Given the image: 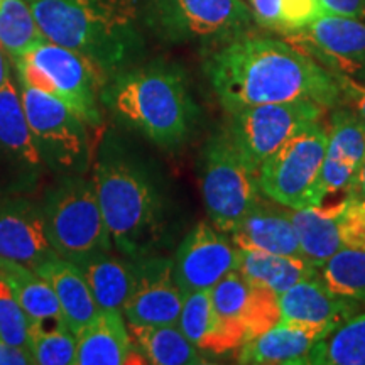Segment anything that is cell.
I'll return each instance as SVG.
<instances>
[{
  "instance_id": "1",
  "label": "cell",
  "mask_w": 365,
  "mask_h": 365,
  "mask_svg": "<svg viewBox=\"0 0 365 365\" xmlns=\"http://www.w3.org/2000/svg\"><path fill=\"white\" fill-rule=\"evenodd\" d=\"M205 73L227 113L296 100L325 108L341 103L339 81L330 70L289 41L254 31L218 44Z\"/></svg>"
},
{
  "instance_id": "4",
  "label": "cell",
  "mask_w": 365,
  "mask_h": 365,
  "mask_svg": "<svg viewBox=\"0 0 365 365\" xmlns=\"http://www.w3.org/2000/svg\"><path fill=\"white\" fill-rule=\"evenodd\" d=\"M95 190L112 245L124 257L148 255L163 227V196L143 168L124 158H102Z\"/></svg>"
},
{
  "instance_id": "37",
  "label": "cell",
  "mask_w": 365,
  "mask_h": 365,
  "mask_svg": "<svg viewBox=\"0 0 365 365\" xmlns=\"http://www.w3.org/2000/svg\"><path fill=\"white\" fill-rule=\"evenodd\" d=\"M341 91V103L350 107L365 120V78L333 73Z\"/></svg>"
},
{
  "instance_id": "13",
  "label": "cell",
  "mask_w": 365,
  "mask_h": 365,
  "mask_svg": "<svg viewBox=\"0 0 365 365\" xmlns=\"http://www.w3.org/2000/svg\"><path fill=\"white\" fill-rule=\"evenodd\" d=\"M284 39L331 73L365 78V21L325 14Z\"/></svg>"
},
{
  "instance_id": "35",
  "label": "cell",
  "mask_w": 365,
  "mask_h": 365,
  "mask_svg": "<svg viewBox=\"0 0 365 365\" xmlns=\"http://www.w3.org/2000/svg\"><path fill=\"white\" fill-rule=\"evenodd\" d=\"M31 327L33 323L19 301L14 298L6 281L0 277V340L29 350Z\"/></svg>"
},
{
  "instance_id": "40",
  "label": "cell",
  "mask_w": 365,
  "mask_h": 365,
  "mask_svg": "<svg viewBox=\"0 0 365 365\" xmlns=\"http://www.w3.org/2000/svg\"><path fill=\"white\" fill-rule=\"evenodd\" d=\"M6 49L0 46V86L6 83V80L11 78V63H9Z\"/></svg>"
},
{
  "instance_id": "23",
  "label": "cell",
  "mask_w": 365,
  "mask_h": 365,
  "mask_svg": "<svg viewBox=\"0 0 365 365\" xmlns=\"http://www.w3.org/2000/svg\"><path fill=\"white\" fill-rule=\"evenodd\" d=\"M127 259L110 250H98L71 261L83 274L100 309H122L129 298L135 279V259Z\"/></svg>"
},
{
  "instance_id": "6",
  "label": "cell",
  "mask_w": 365,
  "mask_h": 365,
  "mask_svg": "<svg viewBox=\"0 0 365 365\" xmlns=\"http://www.w3.org/2000/svg\"><path fill=\"white\" fill-rule=\"evenodd\" d=\"M200 188L210 222L230 234L261 198L257 171L228 132L212 135L200 153Z\"/></svg>"
},
{
  "instance_id": "7",
  "label": "cell",
  "mask_w": 365,
  "mask_h": 365,
  "mask_svg": "<svg viewBox=\"0 0 365 365\" xmlns=\"http://www.w3.org/2000/svg\"><path fill=\"white\" fill-rule=\"evenodd\" d=\"M41 210L46 234L59 257L76 261L113 247L95 185L80 175L66 176L49 190Z\"/></svg>"
},
{
  "instance_id": "9",
  "label": "cell",
  "mask_w": 365,
  "mask_h": 365,
  "mask_svg": "<svg viewBox=\"0 0 365 365\" xmlns=\"http://www.w3.org/2000/svg\"><path fill=\"white\" fill-rule=\"evenodd\" d=\"M145 22L170 43L215 46L257 24L245 0H148Z\"/></svg>"
},
{
  "instance_id": "33",
  "label": "cell",
  "mask_w": 365,
  "mask_h": 365,
  "mask_svg": "<svg viewBox=\"0 0 365 365\" xmlns=\"http://www.w3.org/2000/svg\"><path fill=\"white\" fill-rule=\"evenodd\" d=\"M328 150L360 168L365 156V120L350 107H333L328 120Z\"/></svg>"
},
{
  "instance_id": "19",
  "label": "cell",
  "mask_w": 365,
  "mask_h": 365,
  "mask_svg": "<svg viewBox=\"0 0 365 365\" xmlns=\"http://www.w3.org/2000/svg\"><path fill=\"white\" fill-rule=\"evenodd\" d=\"M327 335L317 327L281 319L262 335L245 341L237 362L250 365H308L313 346Z\"/></svg>"
},
{
  "instance_id": "28",
  "label": "cell",
  "mask_w": 365,
  "mask_h": 365,
  "mask_svg": "<svg viewBox=\"0 0 365 365\" xmlns=\"http://www.w3.org/2000/svg\"><path fill=\"white\" fill-rule=\"evenodd\" d=\"M132 344L144 362L154 365L205 364L200 350L186 339L178 325L130 327Z\"/></svg>"
},
{
  "instance_id": "27",
  "label": "cell",
  "mask_w": 365,
  "mask_h": 365,
  "mask_svg": "<svg viewBox=\"0 0 365 365\" xmlns=\"http://www.w3.org/2000/svg\"><path fill=\"white\" fill-rule=\"evenodd\" d=\"M237 271L252 284L267 287L277 296L319 271L298 255H279L257 250H239Z\"/></svg>"
},
{
  "instance_id": "30",
  "label": "cell",
  "mask_w": 365,
  "mask_h": 365,
  "mask_svg": "<svg viewBox=\"0 0 365 365\" xmlns=\"http://www.w3.org/2000/svg\"><path fill=\"white\" fill-rule=\"evenodd\" d=\"M308 365H365V313H355L313 346Z\"/></svg>"
},
{
  "instance_id": "32",
  "label": "cell",
  "mask_w": 365,
  "mask_h": 365,
  "mask_svg": "<svg viewBox=\"0 0 365 365\" xmlns=\"http://www.w3.org/2000/svg\"><path fill=\"white\" fill-rule=\"evenodd\" d=\"M319 276L336 294L365 304V250L341 247L323 264Z\"/></svg>"
},
{
  "instance_id": "15",
  "label": "cell",
  "mask_w": 365,
  "mask_h": 365,
  "mask_svg": "<svg viewBox=\"0 0 365 365\" xmlns=\"http://www.w3.org/2000/svg\"><path fill=\"white\" fill-rule=\"evenodd\" d=\"M182 291L166 257L135 259V279L122 307L130 327L176 325L182 307Z\"/></svg>"
},
{
  "instance_id": "25",
  "label": "cell",
  "mask_w": 365,
  "mask_h": 365,
  "mask_svg": "<svg viewBox=\"0 0 365 365\" xmlns=\"http://www.w3.org/2000/svg\"><path fill=\"white\" fill-rule=\"evenodd\" d=\"M0 153L29 170L44 166L22 105L21 91L12 78L0 86Z\"/></svg>"
},
{
  "instance_id": "14",
  "label": "cell",
  "mask_w": 365,
  "mask_h": 365,
  "mask_svg": "<svg viewBox=\"0 0 365 365\" xmlns=\"http://www.w3.org/2000/svg\"><path fill=\"white\" fill-rule=\"evenodd\" d=\"M239 249L213 223L200 222L185 237L173 261L182 294L212 289L223 276L237 269Z\"/></svg>"
},
{
  "instance_id": "41",
  "label": "cell",
  "mask_w": 365,
  "mask_h": 365,
  "mask_svg": "<svg viewBox=\"0 0 365 365\" xmlns=\"http://www.w3.org/2000/svg\"><path fill=\"white\" fill-rule=\"evenodd\" d=\"M352 196H359V198H365V156L360 163L359 173H357V180H355V186H354V193Z\"/></svg>"
},
{
  "instance_id": "38",
  "label": "cell",
  "mask_w": 365,
  "mask_h": 365,
  "mask_svg": "<svg viewBox=\"0 0 365 365\" xmlns=\"http://www.w3.org/2000/svg\"><path fill=\"white\" fill-rule=\"evenodd\" d=\"M328 14L365 21V0H322Z\"/></svg>"
},
{
  "instance_id": "31",
  "label": "cell",
  "mask_w": 365,
  "mask_h": 365,
  "mask_svg": "<svg viewBox=\"0 0 365 365\" xmlns=\"http://www.w3.org/2000/svg\"><path fill=\"white\" fill-rule=\"evenodd\" d=\"M44 39L27 0H0V46L11 56H22Z\"/></svg>"
},
{
  "instance_id": "16",
  "label": "cell",
  "mask_w": 365,
  "mask_h": 365,
  "mask_svg": "<svg viewBox=\"0 0 365 365\" xmlns=\"http://www.w3.org/2000/svg\"><path fill=\"white\" fill-rule=\"evenodd\" d=\"M44 227L43 210L26 198H0V259L38 269L56 257Z\"/></svg>"
},
{
  "instance_id": "29",
  "label": "cell",
  "mask_w": 365,
  "mask_h": 365,
  "mask_svg": "<svg viewBox=\"0 0 365 365\" xmlns=\"http://www.w3.org/2000/svg\"><path fill=\"white\" fill-rule=\"evenodd\" d=\"M257 26L274 33L289 36L303 31L325 16L322 0H245Z\"/></svg>"
},
{
  "instance_id": "12",
  "label": "cell",
  "mask_w": 365,
  "mask_h": 365,
  "mask_svg": "<svg viewBox=\"0 0 365 365\" xmlns=\"http://www.w3.org/2000/svg\"><path fill=\"white\" fill-rule=\"evenodd\" d=\"M210 293L223 328L239 349L281 322L277 294L249 282L237 269L223 276Z\"/></svg>"
},
{
  "instance_id": "20",
  "label": "cell",
  "mask_w": 365,
  "mask_h": 365,
  "mask_svg": "<svg viewBox=\"0 0 365 365\" xmlns=\"http://www.w3.org/2000/svg\"><path fill=\"white\" fill-rule=\"evenodd\" d=\"M132 349L134 344L120 309H98L76 335L75 365L129 364Z\"/></svg>"
},
{
  "instance_id": "36",
  "label": "cell",
  "mask_w": 365,
  "mask_h": 365,
  "mask_svg": "<svg viewBox=\"0 0 365 365\" xmlns=\"http://www.w3.org/2000/svg\"><path fill=\"white\" fill-rule=\"evenodd\" d=\"M357 173V166H354L352 163H349L346 159L336 156V154L327 149L325 161H323L322 166V190L323 195H325V200L328 196L341 193V191L352 195Z\"/></svg>"
},
{
  "instance_id": "5",
  "label": "cell",
  "mask_w": 365,
  "mask_h": 365,
  "mask_svg": "<svg viewBox=\"0 0 365 365\" xmlns=\"http://www.w3.org/2000/svg\"><path fill=\"white\" fill-rule=\"evenodd\" d=\"M14 59L21 85L61 100L88 125L102 124L100 95L110 78L93 61L48 39Z\"/></svg>"
},
{
  "instance_id": "34",
  "label": "cell",
  "mask_w": 365,
  "mask_h": 365,
  "mask_svg": "<svg viewBox=\"0 0 365 365\" xmlns=\"http://www.w3.org/2000/svg\"><path fill=\"white\" fill-rule=\"evenodd\" d=\"M29 352L34 364L73 365L76 354V336L61 327H31Z\"/></svg>"
},
{
  "instance_id": "8",
  "label": "cell",
  "mask_w": 365,
  "mask_h": 365,
  "mask_svg": "<svg viewBox=\"0 0 365 365\" xmlns=\"http://www.w3.org/2000/svg\"><path fill=\"white\" fill-rule=\"evenodd\" d=\"M327 149L328 129L323 120L296 134L259 168L262 196L293 210L325 203L322 166Z\"/></svg>"
},
{
  "instance_id": "18",
  "label": "cell",
  "mask_w": 365,
  "mask_h": 365,
  "mask_svg": "<svg viewBox=\"0 0 365 365\" xmlns=\"http://www.w3.org/2000/svg\"><path fill=\"white\" fill-rule=\"evenodd\" d=\"M239 250H257L279 255H301L298 235L289 217V208L261 196L259 202L230 232Z\"/></svg>"
},
{
  "instance_id": "22",
  "label": "cell",
  "mask_w": 365,
  "mask_h": 365,
  "mask_svg": "<svg viewBox=\"0 0 365 365\" xmlns=\"http://www.w3.org/2000/svg\"><path fill=\"white\" fill-rule=\"evenodd\" d=\"M345 200L335 205H328V207L318 205V207L299 210L289 208V217L298 235L301 255L318 271L331 255L344 247L339 220L341 210L345 207Z\"/></svg>"
},
{
  "instance_id": "11",
  "label": "cell",
  "mask_w": 365,
  "mask_h": 365,
  "mask_svg": "<svg viewBox=\"0 0 365 365\" xmlns=\"http://www.w3.org/2000/svg\"><path fill=\"white\" fill-rule=\"evenodd\" d=\"M327 110L323 105L308 100L255 105L228 113L230 124L227 132L259 173L267 158L301 130L322 122Z\"/></svg>"
},
{
  "instance_id": "39",
  "label": "cell",
  "mask_w": 365,
  "mask_h": 365,
  "mask_svg": "<svg viewBox=\"0 0 365 365\" xmlns=\"http://www.w3.org/2000/svg\"><path fill=\"white\" fill-rule=\"evenodd\" d=\"M34 364L33 355L27 349L6 344L0 340V365H31Z\"/></svg>"
},
{
  "instance_id": "24",
  "label": "cell",
  "mask_w": 365,
  "mask_h": 365,
  "mask_svg": "<svg viewBox=\"0 0 365 365\" xmlns=\"http://www.w3.org/2000/svg\"><path fill=\"white\" fill-rule=\"evenodd\" d=\"M0 277L6 281L14 298L19 301L33 327L66 328L53 287L34 269L0 259Z\"/></svg>"
},
{
  "instance_id": "26",
  "label": "cell",
  "mask_w": 365,
  "mask_h": 365,
  "mask_svg": "<svg viewBox=\"0 0 365 365\" xmlns=\"http://www.w3.org/2000/svg\"><path fill=\"white\" fill-rule=\"evenodd\" d=\"M176 325L186 339L203 352L227 354L239 349L218 318L210 289L193 291L182 296Z\"/></svg>"
},
{
  "instance_id": "17",
  "label": "cell",
  "mask_w": 365,
  "mask_h": 365,
  "mask_svg": "<svg viewBox=\"0 0 365 365\" xmlns=\"http://www.w3.org/2000/svg\"><path fill=\"white\" fill-rule=\"evenodd\" d=\"M277 298L281 319L322 328L327 335L360 309V303L336 294L319 274L299 281Z\"/></svg>"
},
{
  "instance_id": "21",
  "label": "cell",
  "mask_w": 365,
  "mask_h": 365,
  "mask_svg": "<svg viewBox=\"0 0 365 365\" xmlns=\"http://www.w3.org/2000/svg\"><path fill=\"white\" fill-rule=\"evenodd\" d=\"M36 272L53 287L65 325L76 336L100 309L83 274L71 261L59 255L41 264Z\"/></svg>"
},
{
  "instance_id": "2",
  "label": "cell",
  "mask_w": 365,
  "mask_h": 365,
  "mask_svg": "<svg viewBox=\"0 0 365 365\" xmlns=\"http://www.w3.org/2000/svg\"><path fill=\"white\" fill-rule=\"evenodd\" d=\"M100 102L117 120L163 149L185 143L198 117L185 73L164 63L118 71L103 86Z\"/></svg>"
},
{
  "instance_id": "42",
  "label": "cell",
  "mask_w": 365,
  "mask_h": 365,
  "mask_svg": "<svg viewBox=\"0 0 365 365\" xmlns=\"http://www.w3.org/2000/svg\"><path fill=\"white\" fill-rule=\"evenodd\" d=\"M364 200H365V198H364Z\"/></svg>"
},
{
  "instance_id": "3",
  "label": "cell",
  "mask_w": 365,
  "mask_h": 365,
  "mask_svg": "<svg viewBox=\"0 0 365 365\" xmlns=\"http://www.w3.org/2000/svg\"><path fill=\"white\" fill-rule=\"evenodd\" d=\"M41 33L107 73L125 70L139 49L135 0H27Z\"/></svg>"
},
{
  "instance_id": "10",
  "label": "cell",
  "mask_w": 365,
  "mask_h": 365,
  "mask_svg": "<svg viewBox=\"0 0 365 365\" xmlns=\"http://www.w3.org/2000/svg\"><path fill=\"white\" fill-rule=\"evenodd\" d=\"M19 91L44 166L59 175H81L90 164L86 122L46 91L27 85Z\"/></svg>"
}]
</instances>
